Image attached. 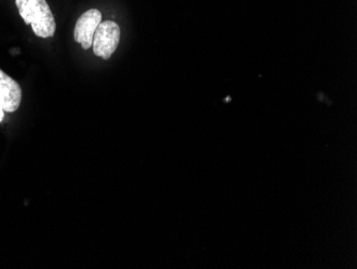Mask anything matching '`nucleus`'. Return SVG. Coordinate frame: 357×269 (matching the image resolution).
<instances>
[{
    "label": "nucleus",
    "instance_id": "f257e3e1",
    "mask_svg": "<svg viewBox=\"0 0 357 269\" xmlns=\"http://www.w3.org/2000/svg\"><path fill=\"white\" fill-rule=\"evenodd\" d=\"M20 15L39 38L55 35L56 22L51 7L46 0H16Z\"/></svg>",
    "mask_w": 357,
    "mask_h": 269
},
{
    "label": "nucleus",
    "instance_id": "f03ea898",
    "mask_svg": "<svg viewBox=\"0 0 357 269\" xmlns=\"http://www.w3.org/2000/svg\"><path fill=\"white\" fill-rule=\"evenodd\" d=\"M120 36L121 31L117 23L114 21L101 22L99 27L96 28L92 42L94 55L103 59H109L117 50Z\"/></svg>",
    "mask_w": 357,
    "mask_h": 269
},
{
    "label": "nucleus",
    "instance_id": "7ed1b4c3",
    "mask_svg": "<svg viewBox=\"0 0 357 269\" xmlns=\"http://www.w3.org/2000/svg\"><path fill=\"white\" fill-rule=\"evenodd\" d=\"M102 22V13L98 9H90L80 15L74 28V40L82 44L84 50H89L93 42L94 33Z\"/></svg>",
    "mask_w": 357,
    "mask_h": 269
},
{
    "label": "nucleus",
    "instance_id": "20e7f679",
    "mask_svg": "<svg viewBox=\"0 0 357 269\" xmlns=\"http://www.w3.org/2000/svg\"><path fill=\"white\" fill-rule=\"evenodd\" d=\"M22 102V88L11 76L0 69V110L13 113Z\"/></svg>",
    "mask_w": 357,
    "mask_h": 269
},
{
    "label": "nucleus",
    "instance_id": "39448f33",
    "mask_svg": "<svg viewBox=\"0 0 357 269\" xmlns=\"http://www.w3.org/2000/svg\"><path fill=\"white\" fill-rule=\"evenodd\" d=\"M3 116H5V112L3 110H0V122L3 120Z\"/></svg>",
    "mask_w": 357,
    "mask_h": 269
}]
</instances>
